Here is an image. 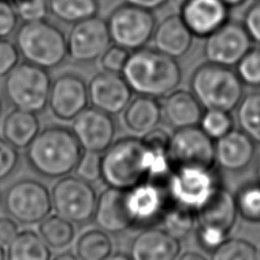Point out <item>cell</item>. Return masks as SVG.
<instances>
[{
    "label": "cell",
    "mask_w": 260,
    "mask_h": 260,
    "mask_svg": "<svg viewBox=\"0 0 260 260\" xmlns=\"http://www.w3.org/2000/svg\"><path fill=\"white\" fill-rule=\"evenodd\" d=\"M173 169L169 148L150 146L142 138L123 137L102 156L101 179L108 187L126 191L146 180L166 182Z\"/></svg>",
    "instance_id": "cell-1"
},
{
    "label": "cell",
    "mask_w": 260,
    "mask_h": 260,
    "mask_svg": "<svg viewBox=\"0 0 260 260\" xmlns=\"http://www.w3.org/2000/svg\"><path fill=\"white\" fill-rule=\"evenodd\" d=\"M121 74L134 92L154 99L170 94L182 81L177 59L147 46L130 52Z\"/></svg>",
    "instance_id": "cell-2"
},
{
    "label": "cell",
    "mask_w": 260,
    "mask_h": 260,
    "mask_svg": "<svg viewBox=\"0 0 260 260\" xmlns=\"http://www.w3.org/2000/svg\"><path fill=\"white\" fill-rule=\"evenodd\" d=\"M83 150L71 129L52 126L40 130L26 148L31 168L47 178H62L74 171Z\"/></svg>",
    "instance_id": "cell-3"
},
{
    "label": "cell",
    "mask_w": 260,
    "mask_h": 260,
    "mask_svg": "<svg viewBox=\"0 0 260 260\" xmlns=\"http://www.w3.org/2000/svg\"><path fill=\"white\" fill-rule=\"evenodd\" d=\"M191 91L207 110L226 112L238 108L243 99V83L232 68L206 62L194 70L191 77Z\"/></svg>",
    "instance_id": "cell-4"
},
{
    "label": "cell",
    "mask_w": 260,
    "mask_h": 260,
    "mask_svg": "<svg viewBox=\"0 0 260 260\" xmlns=\"http://www.w3.org/2000/svg\"><path fill=\"white\" fill-rule=\"evenodd\" d=\"M15 45L25 62L43 69H54L68 56L67 38L48 21L24 23L16 34Z\"/></svg>",
    "instance_id": "cell-5"
},
{
    "label": "cell",
    "mask_w": 260,
    "mask_h": 260,
    "mask_svg": "<svg viewBox=\"0 0 260 260\" xmlns=\"http://www.w3.org/2000/svg\"><path fill=\"white\" fill-rule=\"evenodd\" d=\"M165 186L173 203L197 213L210 201L221 185L213 168L179 166L174 167Z\"/></svg>",
    "instance_id": "cell-6"
},
{
    "label": "cell",
    "mask_w": 260,
    "mask_h": 260,
    "mask_svg": "<svg viewBox=\"0 0 260 260\" xmlns=\"http://www.w3.org/2000/svg\"><path fill=\"white\" fill-rule=\"evenodd\" d=\"M52 79L46 69L18 63L6 76L4 90L15 109L39 113L48 105Z\"/></svg>",
    "instance_id": "cell-7"
},
{
    "label": "cell",
    "mask_w": 260,
    "mask_h": 260,
    "mask_svg": "<svg viewBox=\"0 0 260 260\" xmlns=\"http://www.w3.org/2000/svg\"><path fill=\"white\" fill-rule=\"evenodd\" d=\"M235 195L220 186L201 210L197 212V234L201 247L213 251L229 239L238 219Z\"/></svg>",
    "instance_id": "cell-8"
},
{
    "label": "cell",
    "mask_w": 260,
    "mask_h": 260,
    "mask_svg": "<svg viewBox=\"0 0 260 260\" xmlns=\"http://www.w3.org/2000/svg\"><path fill=\"white\" fill-rule=\"evenodd\" d=\"M106 23L112 44L129 52L146 47L157 24L154 13L126 3L110 13Z\"/></svg>",
    "instance_id": "cell-9"
},
{
    "label": "cell",
    "mask_w": 260,
    "mask_h": 260,
    "mask_svg": "<svg viewBox=\"0 0 260 260\" xmlns=\"http://www.w3.org/2000/svg\"><path fill=\"white\" fill-rule=\"evenodd\" d=\"M55 213L73 224H86L94 218L97 194L90 183L77 176H65L50 192Z\"/></svg>",
    "instance_id": "cell-10"
},
{
    "label": "cell",
    "mask_w": 260,
    "mask_h": 260,
    "mask_svg": "<svg viewBox=\"0 0 260 260\" xmlns=\"http://www.w3.org/2000/svg\"><path fill=\"white\" fill-rule=\"evenodd\" d=\"M4 206L9 217L25 225L41 222L53 210L48 188L35 179H22L9 186Z\"/></svg>",
    "instance_id": "cell-11"
},
{
    "label": "cell",
    "mask_w": 260,
    "mask_h": 260,
    "mask_svg": "<svg viewBox=\"0 0 260 260\" xmlns=\"http://www.w3.org/2000/svg\"><path fill=\"white\" fill-rule=\"evenodd\" d=\"M252 45L242 23L230 20L207 37L203 54L207 62L233 68L252 48Z\"/></svg>",
    "instance_id": "cell-12"
},
{
    "label": "cell",
    "mask_w": 260,
    "mask_h": 260,
    "mask_svg": "<svg viewBox=\"0 0 260 260\" xmlns=\"http://www.w3.org/2000/svg\"><path fill=\"white\" fill-rule=\"evenodd\" d=\"M112 44L106 20L92 16L74 23L67 38L68 56L78 63L100 59Z\"/></svg>",
    "instance_id": "cell-13"
},
{
    "label": "cell",
    "mask_w": 260,
    "mask_h": 260,
    "mask_svg": "<svg viewBox=\"0 0 260 260\" xmlns=\"http://www.w3.org/2000/svg\"><path fill=\"white\" fill-rule=\"evenodd\" d=\"M169 156L174 167L213 168L216 165L215 143L198 126L176 129L170 135Z\"/></svg>",
    "instance_id": "cell-14"
},
{
    "label": "cell",
    "mask_w": 260,
    "mask_h": 260,
    "mask_svg": "<svg viewBox=\"0 0 260 260\" xmlns=\"http://www.w3.org/2000/svg\"><path fill=\"white\" fill-rule=\"evenodd\" d=\"M89 103L88 83L76 73H64L52 81L48 106L55 118L72 121Z\"/></svg>",
    "instance_id": "cell-15"
},
{
    "label": "cell",
    "mask_w": 260,
    "mask_h": 260,
    "mask_svg": "<svg viewBox=\"0 0 260 260\" xmlns=\"http://www.w3.org/2000/svg\"><path fill=\"white\" fill-rule=\"evenodd\" d=\"M72 133L83 151L103 153L112 145L115 123L112 115L95 108L86 109L72 120Z\"/></svg>",
    "instance_id": "cell-16"
},
{
    "label": "cell",
    "mask_w": 260,
    "mask_h": 260,
    "mask_svg": "<svg viewBox=\"0 0 260 260\" xmlns=\"http://www.w3.org/2000/svg\"><path fill=\"white\" fill-rule=\"evenodd\" d=\"M168 194L161 183L146 180L126 189V204L134 227H150L161 219Z\"/></svg>",
    "instance_id": "cell-17"
},
{
    "label": "cell",
    "mask_w": 260,
    "mask_h": 260,
    "mask_svg": "<svg viewBox=\"0 0 260 260\" xmlns=\"http://www.w3.org/2000/svg\"><path fill=\"white\" fill-rule=\"evenodd\" d=\"M88 96L92 108L114 115L127 108L133 90L122 74L103 71L95 74L88 83Z\"/></svg>",
    "instance_id": "cell-18"
},
{
    "label": "cell",
    "mask_w": 260,
    "mask_h": 260,
    "mask_svg": "<svg viewBox=\"0 0 260 260\" xmlns=\"http://www.w3.org/2000/svg\"><path fill=\"white\" fill-rule=\"evenodd\" d=\"M177 14L195 38L201 39L231 20V9L221 0H188Z\"/></svg>",
    "instance_id": "cell-19"
},
{
    "label": "cell",
    "mask_w": 260,
    "mask_h": 260,
    "mask_svg": "<svg viewBox=\"0 0 260 260\" xmlns=\"http://www.w3.org/2000/svg\"><path fill=\"white\" fill-rule=\"evenodd\" d=\"M254 154V141L241 129H232L215 143L216 165L231 173H239L247 169Z\"/></svg>",
    "instance_id": "cell-20"
},
{
    "label": "cell",
    "mask_w": 260,
    "mask_h": 260,
    "mask_svg": "<svg viewBox=\"0 0 260 260\" xmlns=\"http://www.w3.org/2000/svg\"><path fill=\"white\" fill-rule=\"evenodd\" d=\"M94 220L106 233L118 234L134 227L126 204V191L108 187L97 197Z\"/></svg>",
    "instance_id": "cell-21"
},
{
    "label": "cell",
    "mask_w": 260,
    "mask_h": 260,
    "mask_svg": "<svg viewBox=\"0 0 260 260\" xmlns=\"http://www.w3.org/2000/svg\"><path fill=\"white\" fill-rule=\"evenodd\" d=\"M194 35L179 14L166 16L155 26L152 37L153 48L173 58H180L191 49Z\"/></svg>",
    "instance_id": "cell-22"
},
{
    "label": "cell",
    "mask_w": 260,
    "mask_h": 260,
    "mask_svg": "<svg viewBox=\"0 0 260 260\" xmlns=\"http://www.w3.org/2000/svg\"><path fill=\"white\" fill-rule=\"evenodd\" d=\"M180 252V242L160 229L146 227L135 236L130 244L132 260H176Z\"/></svg>",
    "instance_id": "cell-23"
},
{
    "label": "cell",
    "mask_w": 260,
    "mask_h": 260,
    "mask_svg": "<svg viewBox=\"0 0 260 260\" xmlns=\"http://www.w3.org/2000/svg\"><path fill=\"white\" fill-rule=\"evenodd\" d=\"M161 109L162 118L175 130L198 126L203 115L202 105L193 92L183 89L167 95Z\"/></svg>",
    "instance_id": "cell-24"
},
{
    "label": "cell",
    "mask_w": 260,
    "mask_h": 260,
    "mask_svg": "<svg viewBox=\"0 0 260 260\" xmlns=\"http://www.w3.org/2000/svg\"><path fill=\"white\" fill-rule=\"evenodd\" d=\"M126 128L135 135L144 136L155 129L162 120L161 104L154 97L138 95L123 110Z\"/></svg>",
    "instance_id": "cell-25"
},
{
    "label": "cell",
    "mask_w": 260,
    "mask_h": 260,
    "mask_svg": "<svg viewBox=\"0 0 260 260\" xmlns=\"http://www.w3.org/2000/svg\"><path fill=\"white\" fill-rule=\"evenodd\" d=\"M40 132V122L36 113L14 109L4 119L3 138L17 150L27 148Z\"/></svg>",
    "instance_id": "cell-26"
},
{
    "label": "cell",
    "mask_w": 260,
    "mask_h": 260,
    "mask_svg": "<svg viewBox=\"0 0 260 260\" xmlns=\"http://www.w3.org/2000/svg\"><path fill=\"white\" fill-rule=\"evenodd\" d=\"M50 248L34 231H23L7 245L6 260H50Z\"/></svg>",
    "instance_id": "cell-27"
},
{
    "label": "cell",
    "mask_w": 260,
    "mask_h": 260,
    "mask_svg": "<svg viewBox=\"0 0 260 260\" xmlns=\"http://www.w3.org/2000/svg\"><path fill=\"white\" fill-rule=\"evenodd\" d=\"M49 13L65 23L80 22L100 12L99 0H48Z\"/></svg>",
    "instance_id": "cell-28"
},
{
    "label": "cell",
    "mask_w": 260,
    "mask_h": 260,
    "mask_svg": "<svg viewBox=\"0 0 260 260\" xmlns=\"http://www.w3.org/2000/svg\"><path fill=\"white\" fill-rule=\"evenodd\" d=\"M113 251V242L101 229L82 233L77 241L76 252L80 260H105Z\"/></svg>",
    "instance_id": "cell-29"
},
{
    "label": "cell",
    "mask_w": 260,
    "mask_h": 260,
    "mask_svg": "<svg viewBox=\"0 0 260 260\" xmlns=\"http://www.w3.org/2000/svg\"><path fill=\"white\" fill-rule=\"evenodd\" d=\"M160 221L162 230L180 241L194 231L197 226V213L191 209L173 203L167 206Z\"/></svg>",
    "instance_id": "cell-30"
},
{
    "label": "cell",
    "mask_w": 260,
    "mask_h": 260,
    "mask_svg": "<svg viewBox=\"0 0 260 260\" xmlns=\"http://www.w3.org/2000/svg\"><path fill=\"white\" fill-rule=\"evenodd\" d=\"M39 235L49 248L63 249L72 243L76 236L73 222L58 215L48 216L40 222Z\"/></svg>",
    "instance_id": "cell-31"
},
{
    "label": "cell",
    "mask_w": 260,
    "mask_h": 260,
    "mask_svg": "<svg viewBox=\"0 0 260 260\" xmlns=\"http://www.w3.org/2000/svg\"><path fill=\"white\" fill-rule=\"evenodd\" d=\"M236 110V119L241 130L260 144V91L243 96Z\"/></svg>",
    "instance_id": "cell-32"
},
{
    "label": "cell",
    "mask_w": 260,
    "mask_h": 260,
    "mask_svg": "<svg viewBox=\"0 0 260 260\" xmlns=\"http://www.w3.org/2000/svg\"><path fill=\"white\" fill-rule=\"evenodd\" d=\"M239 215L250 222H260V183L247 184L235 194Z\"/></svg>",
    "instance_id": "cell-33"
},
{
    "label": "cell",
    "mask_w": 260,
    "mask_h": 260,
    "mask_svg": "<svg viewBox=\"0 0 260 260\" xmlns=\"http://www.w3.org/2000/svg\"><path fill=\"white\" fill-rule=\"evenodd\" d=\"M211 260H258V250L244 239H227L213 250Z\"/></svg>",
    "instance_id": "cell-34"
},
{
    "label": "cell",
    "mask_w": 260,
    "mask_h": 260,
    "mask_svg": "<svg viewBox=\"0 0 260 260\" xmlns=\"http://www.w3.org/2000/svg\"><path fill=\"white\" fill-rule=\"evenodd\" d=\"M199 124L200 128L213 141L221 138L232 129H234L233 118L231 113L221 110H207Z\"/></svg>",
    "instance_id": "cell-35"
},
{
    "label": "cell",
    "mask_w": 260,
    "mask_h": 260,
    "mask_svg": "<svg viewBox=\"0 0 260 260\" xmlns=\"http://www.w3.org/2000/svg\"><path fill=\"white\" fill-rule=\"evenodd\" d=\"M235 72L243 85L260 88V46H252V48L236 64Z\"/></svg>",
    "instance_id": "cell-36"
},
{
    "label": "cell",
    "mask_w": 260,
    "mask_h": 260,
    "mask_svg": "<svg viewBox=\"0 0 260 260\" xmlns=\"http://www.w3.org/2000/svg\"><path fill=\"white\" fill-rule=\"evenodd\" d=\"M18 20L24 23L46 20L49 13L48 0H12Z\"/></svg>",
    "instance_id": "cell-37"
},
{
    "label": "cell",
    "mask_w": 260,
    "mask_h": 260,
    "mask_svg": "<svg viewBox=\"0 0 260 260\" xmlns=\"http://www.w3.org/2000/svg\"><path fill=\"white\" fill-rule=\"evenodd\" d=\"M77 177L88 183H95L102 178V156L100 153L82 152V155L76 167Z\"/></svg>",
    "instance_id": "cell-38"
},
{
    "label": "cell",
    "mask_w": 260,
    "mask_h": 260,
    "mask_svg": "<svg viewBox=\"0 0 260 260\" xmlns=\"http://www.w3.org/2000/svg\"><path fill=\"white\" fill-rule=\"evenodd\" d=\"M129 55L130 52L128 49L114 44L110 45L100 58L101 67L103 71L121 74L127 64Z\"/></svg>",
    "instance_id": "cell-39"
},
{
    "label": "cell",
    "mask_w": 260,
    "mask_h": 260,
    "mask_svg": "<svg viewBox=\"0 0 260 260\" xmlns=\"http://www.w3.org/2000/svg\"><path fill=\"white\" fill-rule=\"evenodd\" d=\"M241 23L252 43L260 46V0H254L251 5H249Z\"/></svg>",
    "instance_id": "cell-40"
},
{
    "label": "cell",
    "mask_w": 260,
    "mask_h": 260,
    "mask_svg": "<svg viewBox=\"0 0 260 260\" xmlns=\"http://www.w3.org/2000/svg\"><path fill=\"white\" fill-rule=\"evenodd\" d=\"M16 45L7 38L0 39V77H6L20 61Z\"/></svg>",
    "instance_id": "cell-41"
},
{
    "label": "cell",
    "mask_w": 260,
    "mask_h": 260,
    "mask_svg": "<svg viewBox=\"0 0 260 260\" xmlns=\"http://www.w3.org/2000/svg\"><path fill=\"white\" fill-rule=\"evenodd\" d=\"M18 164L17 148L12 146L4 138H0V182L7 178Z\"/></svg>",
    "instance_id": "cell-42"
},
{
    "label": "cell",
    "mask_w": 260,
    "mask_h": 260,
    "mask_svg": "<svg viewBox=\"0 0 260 260\" xmlns=\"http://www.w3.org/2000/svg\"><path fill=\"white\" fill-rule=\"evenodd\" d=\"M18 17L12 0H0V39L11 36L17 25Z\"/></svg>",
    "instance_id": "cell-43"
},
{
    "label": "cell",
    "mask_w": 260,
    "mask_h": 260,
    "mask_svg": "<svg viewBox=\"0 0 260 260\" xmlns=\"http://www.w3.org/2000/svg\"><path fill=\"white\" fill-rule=\"evenodd\" d=\"M20 233L18 225L12 217H0V244L8 245Z\"/></svg>",
    "instance_id": "cell-44"
},
{
    "label": "cell",
    "mask_w": 260,
    "mask_h": 260,
    "mask_svg": "<svg viewBox=\"0 0 260 260\" xmlns=\"http://www.w3.org/2000/svg\"><path fill=\"white\" fill-rule=\"evenodd\" d=\"M124 3L154 12L156 9L164 7L165 5L168 4L169 0H124Z\"/></svg>",
    "instance_id": "cell-45"
},
{
    "label": "cell",
    "mask_w": 260,
    "mask_h": 260,
    "mask_svg": "<svg viewBox=\"0 0 260 260\" xmlns=\"http://www.w3.org/2000/svg\"><path fill=\"white\" fill-rule=\"evenodd\" d=\"M176 260H208L206 257L203 256V254L199 253V252H195V251H187V252H184L178 256V258Z\"/></svg>",
    "instance_id": "cell-46"
},
{
    "label": "cell",
    "mask_w": 260,
    "mask_h": 260,
    "mask_svg": "<svg viewBox=\"0 0 260 260\" xmlns=\"http://www.w3.org/2000/svg\"><path fill=\"white\" fill-rule=\"evenodd\" d=\"M221 2L224 3L230 9H233V8L241 7L242 5L247 3V0H221Z\"/></svg>",
    "instance_id": "cell-47"
},
{
    "label": "cell",
    "mask_w": 260,
    "mask_h": 260,
    "mask_svg": "<svg viewBox=\"0 0 260 260\" xmlns=\"http://www.w3.org/2000/svg\"><path fill=\"white\" fill-rule=\"evenodd\" d=\"M52 260H80L78 258V256H74L73 253H70V252H64L58 254V256L55 257Z\"/></svg>",
    "instance_id": "cell-48"
},
{
    "label": "cell",
    "mask_w": 260,
    "mask_h": 260,
    "mask_svg": "<svg viewBox=\"0 0 260 260\" xmlns=\"http://www.w3.org/2000/svg\"><path fill=\"white\" fill-rule=\"evenodd\" d=\"M187 2L188 0H169V3L173 5L176 13H178L180 11V8H182Z\"/></svg>",
    "instance_id": "cell-49"
},
{
    "label": "cell",
    "mask_w": 260,
    "mask_h": 260,
    "mask_svg": "<svg viewBox=\"0 0 260 260\" xmlns=\"http://www.w3.org/2000/svg\"><path fill=\"white\" fill-rule=\"evenodd\" d=\"M105 260H132L129 256H126L124 253H112L106 258Z\"/></svg>",
    "instance_id": "cell-50"
},
{
    "label": "cell",
    "mask_w": 260,
    "mask_h": 260,
    "mask_svg": "<svg viewBox=\"0 0 260 260\" xmlns=\"http://www.w3.org/2000/svg\"><path fill=\"white\" fill-rule=\"evenodd\" d=\"M0 260H6V251L2 244H0Z\"/></svg>",
    "instance_id": "cell-51"
},
{
    "label": "cell",
    "mask_w": 260,
    "mask_h": 260,
    "mask_svg": "<svg viewBox=\"0 0 260 260\" xmlns=\"http://www.w3.org/2000/svg\"><path fill=\"white\" fill-rule=\"evenodd\" d=\"M257 178H258L259 183H260V160H259L258 165H257Z\"/></svg>",
    "instance_id": "cell-52"
},
{
    "label": "cell",
    "mask_w": 260,
    "mask_h": 260,
    "mask_svg": "<svg viewBox=\"0 0 260 260\" xmlns=\"http://www.w3.org/2000/svg\"><path fill=\"white\" fill-rule=\"evenodd\" d=\"M2 113H3V101L0 99V115H2Z\"/></svg>",
    "instance_id": "cell-53"
},
{
    "label": "cell",
    "mask_w": 260,
    "mask_h": 260,
    "mask_svg": "<svg viewBox=\"0 0 260 260\" xmlns=\"http://www.w3.org/2000/svg\"><path fill=\"white\" fill-rule=\"evenodd\" d=\"M258 260H260V249H259V251H258Z\"/></svg>",
    "instance_id": "cell-54"
}]
</instances>
